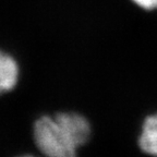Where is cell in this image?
Listing matches in <instances>:
<instances>
[{
  "instance_id": "5b68a950",
  "label": "cell",
  "mask_w": 157,
  "mask_h": 157,
  "mask_svg": "<svg viewBox=\"0 0 157 157\" xmlns=\"http://www.w3.org/2000/svg\"><path fill=\"white\" fill-rule=\"evenodd\" d=\"M21 157H34V156H31V155H24V156H21Z\"/></svg>"
},
{
  "instance_id": "6da1fadb",
  "label": "cell",
  "mask_w": 157,
  "mask_h": 157,
  "mask_svg": "<svg viewBox=\"0 0 157 157\" xmlns=\"http://www.w3.org/2000/svg\"><path fill=\"white\" fill-rule=\"evenodd\" d=\"M91 124L78 113L42 116L34 123V142L46 157H78V150L87 143Z\"/></svg>"
},
{
  "instance_id": "277c9868",
  "label": "cell",
  "mask_w": 157,
  "mask_h": 157,
  "mask_svg": "<svg viewBox=\"0 0 157 157\" xmlns=\"http://www.w3.org/2000/svg\"><path fill=\"white\" fill-rule=\"evenodd\" d=\"M135 5L145 10L157 9V0H132Z\"/></svg>"
},
{
  "instance_id": "7a4b0ae2",
  "label": "cell",
  "mask_w": 157,
  "mask_h": 157,
  "mask_svg": "<svg viewBox=\"0 0 157 157\" xmlns=\"http://www.w3.org/2000/svg\"><path fill=\"white\" fill-rule=\"evenodd\" d=\"M139 146L146 155L157 157V113L147 116L143 121Z\"/></svg>"
},
{
  "instance_id": "3957f363",
  "label": "cell",
  "mask_w": 157,
  "mask_h": 157,
  "mask_svg": "<svg viewBox=\"0 0 157 157\" xmlns=\"http://www.w3.org/2000/svg\"><path fill=\"white\" fill-rule=\"evenodd\" d=\"M19 80V66L8 54L0 52V94L15 87Z\"/></svg>"
}]
</instances>
